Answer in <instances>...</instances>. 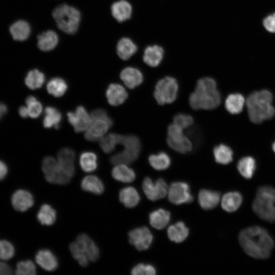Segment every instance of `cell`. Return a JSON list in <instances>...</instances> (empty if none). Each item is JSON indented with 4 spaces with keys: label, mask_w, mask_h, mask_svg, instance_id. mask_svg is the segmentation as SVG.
<instances>
[{
    "label": "cell",
    "mask_w": 275,
    "mask_h": 275,
    "mask_svg": "<svg viewBox=\"0 0 275 275\" xmlns=\"http://www.w3.org/2000/svg\"><path fill=\"white\" fill-rule=\"evenodd\" d=\"M239 241L244 251L256 259L268 258L274 246V241L267 231L259 226L242 230L239 235Z\"/></svg>",
    "instance_id": "obj_1"
},
{
    "label": "cell",
    "mask_w": 275,
    "mask_h": 275,
    "mask_svg": "<svg viewBox=\"0 0 275 275\" xmlns=\"http://www.w3.org/2000/svg\"><path fill=\"white\" fill-rule=\"evenodd\" d=\"M221 97L214 79L209 77L199 79L189 97L190 107L195 110H211L221 103Z\"/></svg>",
    "instance_id": "obj_2"
},
{
    "label": "cell",
    "mask_w": 275,
    "mask_h": 275,
    "mask_svg": "<svg viewBox=\"0 0 275 275\" xmlns=\"http://www.w3.org/2000/svg\"><path fill=\"white\" fill-rule=\"evenodd\" d=\"M272 100V94L266 90L254 92L249 96L246 104L252 122L259 123L274 116L275 109L271 104Z\"/></svg>",
    "instance_id": "obj_3"
},
{
    "label": "cell",
    "mask_w": 275,
    "mask_h": 275,
    "mask_svg": "<svg viewBox=\"0 0 275 275\" xmlns=\"http://www.w3.org/2000/svg\"><path fill=\"white\" fill-rule=\"evenodd\" d=\"M275 189L269 186L260 187L252 207L261 218L275 222Z\"/></svg>",
    "instance_id": "obj_4"
},
{
    "label": "cell",
    "mask_w": 275,
    "mask_h": 275,
    "mask_svg": "<svg viewBox=\"0 0 275 275\" xmlns=\"http://www.w3.org/2000/svg\"><path fill=\"white\" fill-rule=\"evenodd\" d=\"M52 16L58 28L64 32L73 34L77 31L80 14L74 7L66 4L60 5L53 11Z\"/></svg>",
    "instance_id": "obj_5"
},
{
    "label": "cell",
    "mask_w": 275,
    "mask_h": 275,
    "mask_svg": "<svg viewBox=\"0 0 275 275\" xmlns=\"http://www.w3.org/2000/svg\"><path fill=\"white\" fill-rule=\"evenodd\" d=\"M120 144L123 150L112 156L110 162L113 164H129L135 161L139 156L141 150L139 139L132 134L122 135Z\"/></svg>",
    "instance_id": "obj_6"
},
{
    "label": "cell",
    "mask_w": 275,
    "mask_h": 275,
    "mask_svg": "<svg viewBox=\"0 0 275 275\" xmlns=\"http://www.w3.org/2000/svg\"><path fill=\"white\" fill-rule=\"evenodd\" d=\"M91 117V122L85 131V138L89 141H96L106 134L113 125V121L107 113L102 108L92 111Z\"/></svg>",
    "instance_id": "obj_7"
},
{
    "label": "cell",
    "mask_w": 275,
    "mask_h": 275,
    "mask_svg": "<svg viewBox=\"0 0 275 275\" xmlns=\"http://www.w3.org/2000/svg\"><path fill=\"white\" fill-rule=\"evenodd\" d=\"M177 80L172 76H166L156 83L153 95L159 105L173 103L177 98L178 92Z\"/></svg>",
    "instance_id": "obj_8"
},
{
    "label": "cell",
    "mask_w": 275,
    "mask_h": 275,
    "mask_svg": "<svg viewBox=\"0 0 275 275\" xmlns=\"http://www.w3.org/2000/svg\"><path fill=\"white\" fill-rule=\"evenodd\" d=\"M167 134V144L174 151L186 153L193 149V143L189 138L184 134L183 129L175 124L168 126Z\"/></svg>",
    "instance_id": "obj_9"
},
{
    "label": "cell",
    "mask_w": 275,
    "mask_h": 275,
    "mask_svg": "<svg viewBox=\"0 0 275 275\" xmlns=\"http://www.w3.org/2000/svg\"><path fill=\"white\" fill-rule=\"evenodd\" d=\"M42 169L46 181L52 184L64 185L71 178L60 167L58 160L52 156L45 157L42 161Z\"/></svg>",
    "instance_id": "obj_10"
},
{
    "label": "cell",
    "mask_w": 275,
    "mask_h": 275,
    "mask_svg": "<svg viewBox=\"0 0 275 275\" xmlns=\"http://www.w3.org/2000/svg\"><path fill=\"white\" fill-rule=\"evenodd\" d=\"M167 195L170 202L175 205L189 203L193 200L189 186L184 182H174L171 183L168 187Z\"/></svg>",
    "instance_id": "obj_11"
},
{
    "label": "cell",
    "mask_w": 275,
    "mask_h": 275,
    "mask_svg": "<svg viewBox=\"0 0 275 275\" xmlns=\"http://www.w3.org/2000/svg\"><path fill=\"white\" fill-rule=\"evenodd\" d=\"M143 190L147 198L152 201L162 199L167 195L168 187L162 178L153 182L149 177L144 178L142 183Z\"/></svg>",
    "instance_id": "obj_12"
},
{
    "label": "cell",
    "mask_w": 275,
    "mask_h": 275,
    "mask_svg": "<svg viewBox=\"0 0 275 275\" xmlns=\"http://www.w3.org/2000/svg\"><path fill=\"white\" fill-rule=\"evenodd\" d=\"M129 242L138 251L147 250L153 241V235L150 230L143 226L135 228L128 233Z\"/></svg>",
    "instance_id": "obj_13"
},
{
    "label": "cell",
    "mask_w": 275,
    "mask_h": 275,
    "mask_svg": "<svg viewBox=\"0 0 275 275\" xmlns=\"http://www.w3.org/2000/svg\"><path fill=\"white\" fill-rule=\"evenodd\" d=\"M68 120L76 132L86 131L91 122V117L86 108L78 106L74 112L67 113Z\"/></svg>",
    "instance_id": "obj_14"
},
{
    "label": "cell",
    "mask_w": 275,
    "mask_h": 275,
    "mask_svg": "<svg viewBox=\"0 0 275 275\" xmlns=\"http://www.w3.org/2000/svg\"><path fill=\"white\" fill-rule=\"evenodd\" d=\"M58 162L64 173L70 178L75 173V153L70 148H63L58 152Z\"/></svg>",
    "instance_id": "obj_15"
},
{
    "label": "cell",
    "mask_w": 275,
    "mask_h": 275,
    "mask_svg": "<svg viewBox=\"0 0 275 275\" xmlns=\"http://www.w3.org/2000/svg\"><path fill=\"white\" fill-rule=\"evenodd\" d=\"M34 200L32 195L28 190L18 189L15 191L11 198V203L17 211H25L33 206Z\"/></svg>",
    "instance_id": "obj_16"
},
{
    "label": "cell",
    "mask_w": 275,
    "mask_h": 275,
    "mask_svg": "<svg viewBox=\"0 0 275 275\" xmlns=\"http://www.w3.org/2000/svg\"><path fill=\"white\" fill-rule=\"evenodd\" d=\"M120 78L125 86L130 89L140 86L144 80L142 72L132 67H127L123 69L121 72Z\"/></svg>",
    "instance_id": "obj_17"
},
{
    "label": "cell",
    "mask_w": 275,
    "mask_h": 275,
    "mask_svg": "<svg viewBox=\"0 0 275 275\" xmlns=\"http://www.w3.org/2000/svg\"><path fill=\"white\" fill-rule=\"evenodd\" d=\"M106 97L110 105L118 106L125 101L128 97V93L121 85L111 84L106 91Z\"/></svg>",
    "instance_id": "obj_18"
},
{
    "label": "cell",
    "mask_w": 275,
    "mask_h": 275,
    "mask_svg": "<svg viewBox=\"0 0 275 275\" xmlns=\"http://www.w3.org/2000/svg\"><path fill=\"white\" fill-rule=\"evenodd\" d=\"M163 56L164 50L162 47L158 45H149L144 50L143 60L148 66L156 67L160 64Z\"/></svg>",
    "instance_id": "obj_19"
},
{
    "label": "cell",
    "mask_w": 275,
    "mask_h": 275,
    "mask_svg": "<svg viewBox=\"0 0 275 275\" xmlns=\"http://www.w3.org/2000/svg\"><path fill=\"white\" fill-rule=\"evenodd\" d=\"M76 241L80 246L90 261L95 262L99 257V250L93 240L87 234L78 235Z\"/></svg>",
    "instance_id": "obj_20"
},
{
    "label": "cell",
    "mask_w": 275,
    "mask_h": 275,
    "mask_svg": "<svg viewBox=\"0 0 275 275\" xmlns=\"http://www.w3.org/2000/svg\"><path fill=\"white\" fill-rule=\"evenodd\" d=\"M35 259L37 264L46 271H53L58 266L56 256L47 249H42L38 251Z\"/></svg>",
    "instance_id": "obj_21"
},
{
    "label": "cell",
    "mask_w": 275,
    "mask_h": 275,
    "mask_svg": "<svg viewBox=\"0 0 275 275\" xmlns=\"http://www.w3.org/2000/svg\"><path fill=\"white\" fill-rule=\"evenodd\" d=\"M111 12L115 19L119 22H122L130 18L132 8L131 4L128 1L120 0L112 4Z\"/></svg>",
    "instance_id": "obj_22"
},
{
    "label": "cell",
    "mask_w": 275,
    "mask_h": 275,
    "mask_svg": "<svg viewBox=\"0 0 275 275\" xmlns=\"http://www.w3.org/2000/svg\"><path fill=\"white\" fill-rule=\"evenodd\" d=\"M219 200L220 194L217 191L202 189L199 193V203L203 209L210 210L215 208Z\"/></svg>",
    "instance_id": "obj_23"
},
{
    "label": "cell",
    "mask_w": 275,
    "mask_h": 275,
    "mask_svg": "<svg viewBox=\"0 0 275 275\" xmlns=\"http://www.w3.org/2000/svg\"><path fill=\"white\" fill-rule=\"evenodd\" d=\"M37 45L44 51H50L56 47L59 42L58 34L52 30L42 33L38 36Z\"/></svg>",
    "instance_id": "obj_24"
},
{
    "label": "cell",
    "mask_w": 275,
    "mask_h": 275,
    "mask_svg": "<svg viewBox=\"0 0 275 275\" xmlns=\"http://www.w3.org/2000/svg\"><path fill=\"white\" fill-rule=\"evenodd\" d=\"M167 234L172 241L180 243L187 237L189 230L183 222H178L168 228Z\"/></svg>",
    "instance_id": "obj_25"
},
{
    "label": "cell",
    "mask_w": 275,
    "mask_h": 275,
    "mask_svg": "<svg viewBox=\"0 0 275 275\" xmlns=\"http://www.w3.org/2000/svg\"><path fill=\"white\" fill-rule=\"evenodd\" d=\"M138 47L134 42L130 38H121L117 45V52L123 60L129 59L137 51Z\"/></svg>",
    "instance_id": "obj_26"
},
{
    "label": "cell",
    "mask_w": 275,
    "mask_h": 275,
    "mask_svg": "<svg viewBox=\"0 0 275 275\" xmlns=\"http://www.w3.org/2000/svg\"><path fill=\"white\" fill-rule=\"evenodd\" d=\"M112 175L115 180L123 183L131 182L136 177L134 171L125 164H116L112 170Z\"/></svg>",
    "instance_id": "obj_27"
},
{
    "label": "cell",
    "mask_w": 275,
    "mask_h": 275,
    "mask_svg": "<svg viewBox=\"0 0 275 275\" xmlns=\"http://www.w3.org/2000/svg\"><path fill=\"white\" fill-rule=\"evenodd\" d=\"M242 202L241 195L237 191H232L228 193L223 196L221 206L226 211L232 212L238 209Z\"/></svg>",
    "instance_id": "obj_28"
},
{
    "label": "cell",
    "mask_w": 275,
    "mask_h": 275,
    "mask_svg": "<svg viewBox=\"0 0 275 275\" xmlns=\"http://www.w3.org/2000/svg\"><path fill=\"white\" fill-rule=\"evenodd\" d=\"M119 200L125 207L133 208L140 202V197L135 188L128 186L121 189L120 191Z\"/></svg>",
    "instance_id": "obj_29"
},
{
    "label": "cell",
    "mask_w": 275,
    "mask_h": 275,
    "mask_svg": "<svg viewBox=\"0 0 275 275\" xmlns=\"http://www.w3.org/2000/svg\"><path fill=\"white\" fill-rule=\"evenodd\" d=\"M80 186L82 190L96 195L102 194L104 190L103 182L95 175L85 177L81 181Z\"/></svg>",
    "instance_id": "obj_30"
},
{
    "label": "cell",
    "mask_w": 275,
    "mask_h": 275,
    "mask_svg": "<svg viewBox=\"0 0 275 275\" xmlns=\"http://www.w3.org/2000/svg\"><path fill=\"white\" fill-rule=\"evenodd\" d=\"M170 213L163 209H158L149 214V222L152 227L161 230L165 228L170 220Z\"/></svg>",
    "instance_id": "obj_31"
},
{
    "label": "cell",
    "mask_w": 275,
    "mask_h": 275,
    "mask_svg": "<svg viewBox=\"0 0 275 275\" xmlns=\"http://www.w3.org/2000/svg\"><path fill=\"white\" fill-rule=\"evenodd\" d=\"M10 31L14 40L21 41L25 40L29 38L31 30L28 22L20 20L11 25Z\"/></svg>",
    "instance_id": "obj_32"
},
{
    "label": "cell",
    "mask_w": 275,
    "mask_h": 275,
    "mask_svg": "<svg viewBox=\"0 0 275 275\" xmlns=\"http://www.w3.org/2000/svg\"><path fill=\"white\" fill-rule=\"evenodd\" d=\"M245 99L243 96L239 94H230L225 100V107L232 114H237L240 113L243 107Z\"/></svg>",
    "instance_id": "obj_33"
},
{
    "label": "cell",
    "mask_w": 275,
    "mask_h": 275,
    "mask_svg": "<svg viewBox=\"0 0 275 275\" xmlns=\"http://www.w3.org/2000/svg\"><path fill=\"white\" fill-rule=\"evenodd\" d=\"M62 119L61 113L55 107L47 106L45 109L43 124L45 128H58Z\"/></svg>",
    "instance_id": "obj_34"
},
{
    "label": "cell",
    "mask_w": 275,
    "mask_h": 275,
    "mask_svg": "<svg viewBox=\"0 0 275 275\" xmlns=\"http://www.w3.org/2000/svg\"><path fill=\"white\" fill-rule=\"evenodd\" d=\"M56 210L48 204L42 205L37 214L38 221L43 225L51 226L56 219Z\"/></svg>",
    "instance_id": "obj_35"
},
{
    "label": "cell",
    "mask_w": 275,
    "mask_h": 275,
    "mask_svg": "<svg viewBox=\"0 0 275 275\" xmlns=\"http://www.w3.org/2000/svg\"><path fill=\"white\" fill-rule=\"evenodd\" d=\"M213 155L216 162L227 164L232 161L233 152L231 148L224 144H220L213 149Z\"/></svg>",
    "instance_id": "obj_36"
},
{
    "label": "cell",
    "mask_w": 275,
    "mask_h": 275,
    "mask_svg": "<svg viewBox=\"0 0 275 275\" xmlns=\"http://www.w3.org/2000/svg\"><path fill=\"white\" fill-rule=\"evenodd\" d=\"M150 166L156 170H164L168 169L171 164V159L168 154L160 152L156 154H151L148 158Z\"/></svg>",
    "instance_id": "obj_37"
},
{
    "label": "cell",
    "mask_w": 275,
    "mask_h": 275,
    "mask_svg": "<svg viewBox=\"0 0 275 275\" xmlns=\"http://www.w3.org/2000/svg\"><path fill=\"white\" fill-rule=\"evenodd\" d=\"M66 81L60 77L51 79L47 83L46 89L48 93L56 97L63 96L67 90Z\"/></svg>",
    "instance_id": "obj_38"
},
{
    "label": "cell",
    "mask_w": 275,
    "mask_h": 275,
    "mask_svg": "<svg viewBox=\"0 0 275 275\" xmlns=\"http://www.w3.org/2000/svg\"><path fill=\"white\" fill-rule=\"evenodd\" d=\"M122 135L111 133L105 134L99 140V145L102 151L106 153L113 151L116 146L120 144Z\"/></svg>",
    "instance_id": "obj_39"
},
{
    "label": "cell",
    "mask_w": 275,
    "mask_h": 275,
    "mask_svg": "<svg viewBox=\"0 0 275 275\" xmlns=\"http://www.w3.org/2000/svg\"><path fill=\"white\" fill-rule=\"evenodd\" d=\"M81 169L87 173L94 171L97 167V157L95 153L86 151L82 152L79 157Z\"/></svg>",
    "instance_id": "obj_40"
},
{
    "label": "cell",
    "mask_w": 275,
    "mask_h": 275,
    "mask_svg": "<svg viewBox=\"0 0 275 275\" xmlns=\"http://www.w3.org/2000/svg\"><path fill=\"white\" fill-rule=\"evenodd\" d=\"M45 81L44 74L38 69L30 71L25 78V84L30 89L35 90L41 88Z\"/></svg>",
    "instance_id": "obj_41"
},
{
    "label": "cell",
    "mask_w": 275,
    "mask_h": 275,
    "mask_svg": "<svg viewBox=\"0 0 275 275\" xmlns=\"http://www.w3.org/2000/svg\"><path fill=\"white\" fill-rule=\"evenodd\" d=\"M255 167L254 159L250 156L242 158L237 164V169L239 172L246 179H250L252 177Z\"/></svg>",
    "instance_id": "obj_42"
},
{
    "label": "cell",
    "mask_w": 275,
    "mask_h": 275,
    "mask_svg": "<svg viewBox=\"0 0 275 275\" xmlns=\"http://www.w3.org/2000/svg\"><path fill=\"white\" fill-rule=\"evenodd\" d=\"M69 250L73 257L82 267H86L90 261L80 246L76 241L71 243Z\"/></svg>",
    "instance_id": "obj_43"
},
{
    "label": "cell",
    "mask_w": 275,
    "mask_h": 275,
    "mask_svg": "<svg viewBox=\"0 0 275 275\" xmlns=\"http://www.w3.org/2000/svg\"><path fill=\"white\" fill-rule=\"evenodd\" d=\"M29 116L32 118L38 117L42 112V105L35 97L28 96L25 100Z\"/></svg>",
    "instance_id": "obj_44"
},
{
    "label": "cell",
    "mask_w": 275,
    "mask_h": 275,
    "mask_svg": "<svg viewBox=\"0 0 275 275\" xmlns=\"http://www.w3.org/2000/svg\"><path fill=\"white\" fill-rule=\"evenodd\" d=\"M15 273L18 275H34L36 274V268L31 260L21 261L17 263Z\"/></svg>",
    "instance_id": "obj_45"
},
{
    "label": "cell",
    "mask_w": 275,
    "mask_h": 275,
    "mask_svg": "<svg viewBox=\"0 0 275 275\" xmlns=\"http://www.w3.org/2000/svg\"><path fill=\"white\" fill-rule=\"evenodd\" d=\"M194 122L191 116L184 114L179 113L173 117V123L178 125L183 130L191 127Z\"/></svg>",
    "instance_id": "obj_46"
},
{
    "label": "cell",
    "mask_w": 275,
    "mask_h": 275,
    "mask_svg": "<svg viewBox=\"0 0 275 275\" xmlns=\"http://www.w3.org/2000/svg\"><path fill=\"white\" fill-rule=\"evenodd\" d=\"M14 248L11 242L6 240H0V260H8L14 255Z\"/></svg>",
    "instance_id": "obj_47"
},
{
    "label": "cell",
    "mask_w": 275,
    "mask_h": 275,
    "mask_svg": "<svg viewBox=\"0 0 275 275\" xmlns=\"http://www.w3.org/2000/svg\"><path fill=\"white\" fill-rule=\"evenodd\" d=\"M131 273L133 275H154L156 269L151 264L139 263L132 268Z\"/></svg>",
    "instance_id": "obj_48"
},
{
    "label": "cell",
    "mask_w": 275,
    "mask_h": 275,
    "mask_svg": "<svg viewBox=\"0 0 275 275\" xmlns=\"http://www.w3.org/2000/svg\"><path fill=\"white\" fill-rule=\"evenodd\" d=\"M263 24L267 31L275 33V13L266 17L263 21Z\"/></svg>",
    "instance_id": "obj_49"
},
{
    "label": "cell",
    "mask_w": 275,
    "mask_h": 275,
    "mask_svg": "<svg viewBox=\"0 0 275 275\" xmlns=\"http://www.w3.org/2000/svg\"><path fill=\"white\" fill-rule=\"evenodd\" d=\"M13 274V270L7 263L0 261V275H9Z\"/></svg>",
    "instance_id": "obj_50"
},
{
    "label": "cell",
    "mask_w": 275,
    "mask_h": 275,
    "mask_svg": "<svg viewBox=\"0 0 275 275\" xmlns=\"http://www.w3.org/2000/svg\"><path fill=\"white\" fill-rule=\"evenodd\" d=\"M8 168L3 161L0 160V180H3L7 175Z\"/></svg>",
    "instance_id": "obj_51"
},
{
    "label": "cell",
    "mask_w": 275,
    "mask_h": 275,
    "mask_svg": "<svg viewBox=\"0 0 275 275\" xmlns=\"http://www.w3.org/2000/svg\"><path fill=\"white\" fill-rule=\"evenodd\" d=\"M18 112H19V114L20 115V116L23 118H26L28 116H29L28 110L26 106H20L19 108Z\"/></svg>",
    "instance_id": "obj_52"
},
{
    "label": "cell",
    "mask_w": 275,
    "mask_h": 275,
    "mask_svg": "<svg viewBox=\"0 0 275 275\" xmlns=\"http://www.w3.org/2000/svg\"><path fill=\"white\" fill-rule=\"evenodd\" d=\"M7 111V107L5 104L0 102V119L5 115Z\"/></svg>",
    "instance_id": "obj_53"
},
{
    "label": "cell",
    "mask_w": 275,
    "mask_h": 275,
    "mask_svg": "<svg viewBox=\"0 0 275 275\" xmlns=\"http://www.w3.org/2000/svg\"><path fill=\"white\" fill-rule=\"evenodd\" d=\"M272 149H273V151L275 152V142H274V143L273 144V145H272Z\"/></svg>",
    "instance_id": "obj_54"
}]
</instances>
